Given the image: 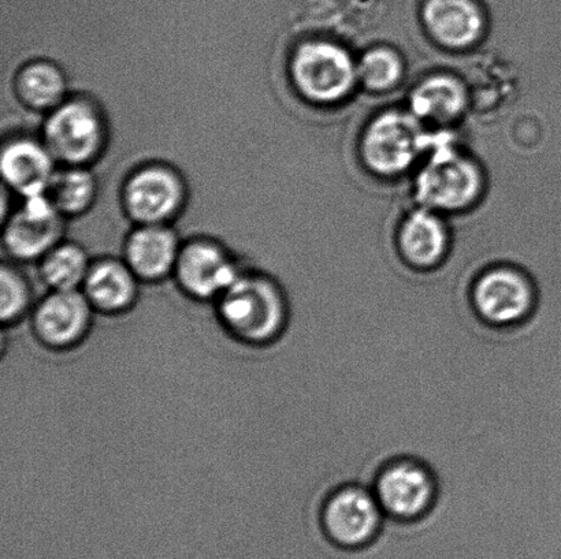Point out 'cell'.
<instances>
[{"mask_svg":"<svg viewBox=\"0 0 561 559\" xmlns=\"http://www.w3.org/2000/svg\"><path fill=\"white\" fill-rule=\"evenodd\" d=\"M488 185L482 164L453 130H432L431 145L414 173L417 206L456 216L480 205Z\"/></svg>","mask_w":561,"mask_h":559,"instance_id":"cell-1","label":"cell"},{"mask_svg":"<svg viewBox=\"0 0 561 559\" xmlns=\"http://www.w3.org/2000/svg\"><path fill=\"white\" fill-rule=\"evenodd\" d=\"M288 75L297 96L321 108L340 106L360 88L357 55L344 38L329 33L296 44L288 59Z\"/></svg>","mask_w":561,"mask_h":559,"instance_id":"cell-2","label":"cell"},{"mask_svg":"<svg viewBox=\"0 0 561 559\" xmlns=\"http://www.w3.org/2000/svg\"><path fill=\"white\" fill-rule=\"evenodd\" d=\"M431 139L432 130L405 107L385 108L363 126L357 155L374 177L393 180L415 173Z\"/></svg>","mask_w":561,"mask_h":559,"instance_id":"cell-3","label":"cell"},{"mask_svg":"<svg viewBox=\"0 0 561 559\" xmlns=\"http://www.w3.org/2000/svg\"><path fill=\"white\" fill-rule=\"evenodd\" d=\"M218 301L224 325L241 341L274 343L288 330V293L271 277L240 273Z\"/></svg>","mask_w":561,"mask_h":559,"instance_id":"cell-4","label":"cell"},{"mask_svg":"<svg viewBox=\"0 0 561 559\" xmlns=\"http://www.w3.org/2000/svg\"><path fill=\"white\" fill-rule=\"evenodd\" d=\"M476 315L494 328L516 327L533 315L537 288L530 273L510 261H496L477 273L470 288Z\"/></svg>","mask_w":561,"mask_h":559,"instance_id":"cell-5","label":"cell"},{"mask_svg":"<svg viewBox=\"0 0 561 559\" xmlns=\"http://www.w3.org/2000/svg\"><path fill=\"white\" fill-rule=\"evenodd\" d=\"M42 141L58 164L88 167L106 144V123L90 98L68 97L47 114Z\"/></svg>","mask_w":561,"mask_h":559,"instance_id":"cell-6","label":"cell"},{"mask_svg":"<svg viewBox=\"0 0 561 559\" xmlns=\"http://www.w3.org/2000/svg\"><path fill=\"white\" fill-rule=\"evenodd\" d=\"M385 519L371 487L351 484L340 487L324 501L321 528L335 547L360 550L378 538Z\"/></svg>","mask_w":561,"mask_h":559,"instance_id":"cell-7","label":"cell"},{"mask_svg":"<svg viewBox=\"0 0 561 559\" xmlns=\"http://www.w3.org/2000/svg\"><path fill=\"white\" fill-rule=\"evenodd\" d=\"M385 516L394 522H417L437 501L436 478L415 458H396L379 470L371 486Z\"/></svg>","mask_w":561,"mask_h":559,"instance_id":"cell-8","label":"cell"},{"mask_svg":"<svg viewBox=\"0 0 561 559\" xmlns=\"http://www.w3.org/2000/svg\"><path fill=\"white\" fill-rule=\"evenodd\" d=\"M186 200L183 177L162 163L145 164L131 173L123 188V206L137 226L169 224Z\"/></svg>","mask_w":561,"mask_h":559,"instance_id":"cell-9","label":"cell"},{"mask_svg":"<svg viewBox=\"0 0 561 559\" xmlns=\"http://www.w3.org/2000/svg\"><path fill=\"white\" fill-rule=\"evenodd\" d=\"M455 248L447 217L417 205L401 218L393 235V254L415 272L439 270L453 257Z\"/></svg>","mask_w":561,"mask_h":559,"instance_id":"cell-10","label":"cell"},{"mask_svg":"<svg viewBox=\"0 0 561 559\" xmlns=\"http://www.w3.org/2000/svg\"><path fill=\"white\" fill-rule=\"evenodd\" d=\"M65 219L46 195L26 197L3 224V246L19 261H41L64 241Z\"/></svg>","mask_w":561,"mask_h":559,"instance_id":"cell-11","label":"cell"},{"mask_svg":"<svg viewBox=\"0 0 561 559\" xmlns=\"http://www.w3.org/2000/svg\"><path fill=\"white\" fill-rule=\"evenodd\" d=\"M420 21L431 42L449 53L472 51L489 32L481 0H422Z\"/></svg>","mask_w":561,"mask_h":559,"instance_id":"cell-12","label":"cell"},{"mask_svg":"<svg viewBox=\"0 0 561 559\" xmlns=\"http://www.w3.org/2000/svg\"><path fill=\"white\" fill-rule=\"evenodd\" d=\"M405 108L431 130H453L471 112L469 84L449 71H432L412 85Z\"/></svg>","mask_w":561,"mask_h":559,"instance_id":"cell-13","label":"cell"},{"mask_svg":"<svg viewBox=\"0 0 561 559\" xmlns=\"http://www.w3.org/2000/svg\"><path fill=\"white\" fill-rule=\"evenodd\" d=\"M173 273L191 298L218 300L238 281L241 271L216 241L199 238L181 246Z\"/></svg>","mask_w":561,"mask_h":559,"instance_id":"cell-14","label":"cell"},{"mask_svg":"<svg viewBox=\"0 0 561 559\" xmlns=\"http://www.w3.org/2000/svg\"><path fill=\"white\" fill-rule=\"evenodd\" d=\"M92 310L82 290H53L37 305L33 328L47 347L69 348L90 330Z\"/></svg>","mask_w":561,"mask_h":559,"instance_id":"cell-15","label":"cell"},{"mask_svg":"<svg viewBox=\"0 0 561 559\" xmlns=\"http://www.w3.org/2000/svg\"><path fill=\"white\" fill-rule=\"evenodd\" d=\"M57 164L43 141L20 137L5 142L0 156L3 186L26 197L46 195L57 173Z\"/></svg>","mask_w":561,"mask_h":559,"instance_id":"cell-16","label":"cell"},{"mask_svg":"<svg viewBox=\"0 0 561 559\" xmlns=\"http://www.w3.org/2000/svg\"><path fill=\"white\" fill-rule=\"evenodd\" d=\"M181 246L169 224H145L126 240L124 260L142 281H159L174 272Z\"/></svg>","mask_w":561,"mask_h":559,"instance_id":"cell-17","label":"cell"},{"mask_svg":"<svg viewBox=\"0 0 561 559\" xmlns=\"http://www.w3.org/2000/svg\"><path fill=\"white\" fill-rule=\"evenodd\" d=\"M139 278L125 260L107 259L92 263L82 292L93 310L118 314L134 305L137 298Z\"/></svg>","mask_w":561,"mask_h":559,"instance_id":"cell-18","label":"cell"},{"mask_svg":"<svg viewBox=\"0 0 561 559\" xmlns=\"http://www.w3.org/2000/svg\"><path fill=\"white\" fill-rule=\"evenodd\" d=\"M14 93L22 106L48 114L68 98V79L51 60H32L16 71Z\"/></svg>","mask_w":561,"mask_h":559,"instance_id":"cell-19","label":"cell"},{"mask_svg":"<svg viewBox=\"0 0 561 559\" xmlns=\"http://www.w3.org/2000/svg\"><path fill=\"white\" fill-rule=\"evenodd\" d=\"M357 77L362 90L374 95H387L405 80L404 55L390 44H371L357 55Z\"/></svg>","mask_w":561,"mask_h":559,"instance_id":"cell-20","label":"cell"},{"mask_svg":"<svg viewBox=\"0 0 561 559\" xmlns=\"http://www.w3.org/2000/svg\"><path fill=\"white\" fill-rule=\"evenodd\" d=\"M46 196L64 218L80 217L96 200V178L88 167H60L55 173Z\"/></svg>","mask_w":561,"mask_h":559,"instance_id":"cell-21","label":"cell"},{"mask_svg":"<svg viewBox=\"0 0 561 559\" xmlns=\"http://www.w3.org/2000/svg\"><path fill=\"white\" fill-rule=\"evenodd\" d=\"M92 263L87 252L75 243H59L41 260L43 281L53 290H80Z\"/></svg>","mask_w":561,"mask_h":559,"instance_id":"cell-22","label":"cell"},{"mask_svg":"<svg viewBox=\"0 0 561 559\" xmlns=\"http://www.w3.org/2000/svg\"><path fill=\"white\" fill-rule=\"evenodd\" d=\"M32 289L19 268L3 265L0 270V319L13 325L30 310Z\"/></svg>","mask_w":561,"mask_h":559,"instance_id":"cell-23","label":"cell"}]
</instances>
